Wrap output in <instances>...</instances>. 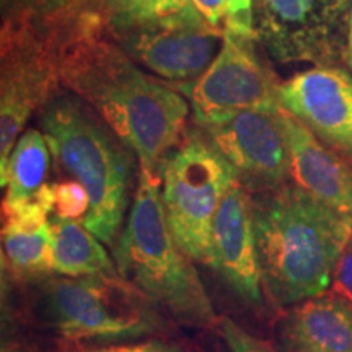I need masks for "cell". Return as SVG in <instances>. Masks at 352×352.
<instances>
[{"instance_id":"cell-1","label":"cell","mask_w":352,"mask_h":352,"mask_svg":"<svg viewBox=\"0 0 352 352\" xmlns=\"http://www.w3.org/2000/svg\"><path fill=\"white\" fill-rule=\"evenodd\" d=\"M60 87L85 101L139 158V168L162 170L186 135L188 104L171 85L151 78L108 34L69 16L57 21Z\"/></svg>"},{"instance_id":"cell-2","label":"cell","mask_w":352,"mask_h":352,"mask_svg":"<svg viewBox=\"0 0 352 352\" xmlns=\"http://www.w3.org/2000/svg\"><path fill=\"white\" fill-rule=\"evenodd\" d=\"M263 287L276 305H292L327 292L352 222L296 184L254 201Z\"/></svg>"},{"instance_id":"cell-3","label":"cell","mask_w":352,"mask_h":352,"mask_svg":"<svg viewBox=\"0 0 352 352\" xmlns=\"http://www.w3.org/2000/svg\"><path fill=\"white\" fill-rule=\"evenodd\" d=\"M30 287L25 318L64 341L129 342L164 338L171 320L142 290L116 276H46Z\"/></svg>"},{"instance_id":"cell-4","label":"cell","mask_w":352,"mask_h":352,"mask_svg":"<svg viewBox=\"0 0 352 352\" xmlns=\"http://www.w3.org/2000/svg\"><path fill=\"white\" fill-rule=\"evenodd\" d=\"M160 184V178L139 170L124 230L113 246L116 270L171 321L189 328L215 327L217 318L204 284L170 230Z\"/></svg>"},{"instance_id":"cell-5","label":"cell","mask_w":352,"mask_h":352,"mask_svg":"<svg viewBox=\"0 0 352 352\" xmlns=\"http://www.w3.org/2000/svg\"><path fill=\"white\" fill-rule=\"evenodd\" d=\"M39 124L57 168L87 189L90 209L82 223L114 246L129 202L132 166L126 145L74 94L52 95L39 109Z\"/></svg>"},{"instance_id":"cell-6","label":"cell","mask_w":352,"mask_h":352,"mask_svg":"<svg viewBox=\"0 0 352 352\" xmlns=\"http://www.w3.org/2000/svg\"><path fill=\"white\" fill-rule=\"evenodd\" d=\"M236 171L201 131L186 132L162 170V201L176 243L192 261L210 266L212 226Z\"/></svg>"},{"instance_id":"cell-7","label":"cell","mask_w":352,"mask_h":352,"mask_svg":"<svg viewBox=\"0 0 352 352\" xmlns=\"http://www.w3.org/2000/svg\"><path fill=\"white\" fill-rule=\"evenodd\" d=\"M0 175L30 116L59 91V52L54 21L34 15L2 20L0 39Z\"/></svg>"},{"instance_id":"cell-8","label":"cell","mask_w":352,"mask_h":352,"mask_svg":"<svg viewBox=\"0 0 352 352\" xmlns=\"http://www.w3.org/2000/svg\"><path fill=\"white\" fill-rule=\"evenodd\" d=\"M253 33L280 64L329 67L347 57L352 0H253Z\"/></svg>"},{"instance_id":"cell-9","label":"cell","mask_w":352,"mask_h":352,"mask_svg":"<svg viewBox=\"0 0 352 352\" xmlns=\"http://www.w3.org/2000/svg\"><path fill=\"white\" fill-rule=\"evenodd\" d=\"M254 33L226 28L223 46L188 91L197 126L239 111L280 109V85L254 47Z\"/></svg>"},{"instance_id":"cell-10","label":"cell","mask_w":352,"mask_h":352,"mask_svg":"<svg viewBox=\"0 0 352 352\" xmlns=\"http://www.w3.org/2000/svg\"><path fill=\"white\" fill-rule=\"evenodd\" d=\"M283 109V108H280ZM277 111H239L199 124V131L252 192L274 191L290 178L287 140Z\"/></svg>"},{"instance_id":"cell-11","label":"cell","mask_w":352,"mask_h":352,"mask_svg":"<svg viewBox=\"0 0 352 352\" xmlns=\"http://www.w3.org/2000/svg\"><path fill=\"white\" fill-rule=\"evenodd\" d=\"M252 195L236 182L223 196L214 217L210 267L219 272L236 297L252 307H261L263 271Z\"/></svg>"},{"instance_id":"cell-12","label":"cell","mask_w":352,"mask_h":352,"mask_svg":"<svg viewBox=\"0 0 352 352\" xmlns=\"http://www.w3.org/2000/svg\"><path fill=\"white\" fill-rule=\"evenodd\" d=\"M280 107L321 142L352 162V76L340 67H315L280 85Z\"/></svg>"},{"instance_id":"cell-13","label":"cell","mask_w":352,"mask_h":352,"mask_svg":"<svg viewBox=\"0 0 352 352\" xmlns=\"http://www.w3.org/2000/svg\"><path fill=\"white\" fill-rule=\"evenodd\" d=\"M223 36V30L202 21L138 34L120 46L134 63L188 95L219 56Z\"/></svg>"},{"instance_id":"cell-14","label":"cell","mask_w":352,"mask_h":352,"mask_svg":"<svg viewBox=\"0 0 352 352\" xmlns=\"http://www.w3.org/2000/svg\"><path fill=\"white\" fill-rule=\"evenodd\" d=\"M287 140L290 178L296 186L352 222V168L296 116L280 109Z\"/></svg>"},{"instance_id":"cell-15","label":"cell","mask_w":352,"mask_h":352,"mask_svg":"<svg viewBox=\"0 0 352 352\" xmlns=\"http://www.w3.org/2000/svg\"><path fill=\"white\" fill-rule=\"evenodd\" d=\"M67 10L118 44L147 32L208 21L192 0H70Z\"/></svg>"},{"instance_id":"cell-16","label":"cell","mask_w":352,"mask_h":352,"mask_svg":"<svg viewBox=\"0 0 352 352\" xmlns=\"http://www.w3.org/2000/svg\"><path fill=\"white\" fill-rule=\"evenodd\" d=\"M280 352H352V303L321 294L297 303L277 327Z\"/></svg>"},{"instance_id":"cell-17","label":"cell","mask_w":352,"mask_h":352,"mask_svg":"<svg viewBox=\"0 0 352 352\" xmlns=\"http://www.w3.org/2000/svg\"><path fill=\"white\" fill-rule=\"evenodd\" d=\"M50 228L56 274L65 277L120 274L114 259L109 258L100 240L80 220L54 215L50 220Z\"/></svg>"},{"instance_id":"cell-18","label":"cell","mask_w":352,"mask_h":352,"mask_svg":"<svg viewBox=\"0 0 352 352\" xmlns=\"http://www.w3.org/2000/svg\"><path fill=\"white\" fill-rule=\"evenodd\" d=\"M51 151L44 134L30 129L19 139L8 158L6 173L0 175V186H7L3 204L16 206L32 201L46 182Z\"/></svg>"},{"instance_id":"cell-19","label":"cell","mask_w":352,"mask_h":352,"mask_svg":"<svg viewBox=\"0 0 352 352\" xmlns=\"http://www.w3.org/2000/svg\"><path fill=\"white\" fill-rule=\"evenodd\" d=\"M3 261L19 280H34L54 272L51 228L38 232H2Z\"/></svg>"},{"instance_id":"cell-20","label":"cell","mask_w":352,"mask_h":352,"mask_svg":"<svg viewBox=\"0 0 352 352\" xmlns=\"http://www.w3.org/2000/svg\"><path fill=\"white\" fill-rule=\"evenodd\" d=\"M54 352H189L182 342L170 341L166 338L151 340L111 342V344H95V342H59Z\"/></svg>"},{"instance_id":"cell-21","label":"cell","mask_w":352,"mask_h":352,"mask_svg":"<svg viewBox=\"0 0 352 352\" xmlns=\"http://www.w3.org/2000/svg\"><path fill=\"white\" fill-rule=\"evenodd\" d=\"M52 188H54V215L83 222L90 209V197L87 189L74 179L56 183L52 184Z\"/></svg>"},{"instance_id":"cell-22","label":"cell","mask_w":352,"mask_h":352,"mask_svg":"<svg viewBox=\"0 0 352 352\" xmlns=\"http://www.w3.org/2000/svg\"><path fill=\"white\" fill-rule=\"evenodd\" d=\"M215 327L230 352H276L270 342L254 338L227 316L217 318Z\"/></svg>"},{"instance_id":"cell-23","label":"cell","mask_w":352,"mask_h":352,"mask_svg":"<svg viewBox=\"0 0 352 352\" xmlns=\"http://www.w3.org/2000/svg\"><path fill=\"white\" fill-rule=\"evenodd\" d=\"M333 294L352 303V240L341 254L333 274Z\"/></svg>"},{"instance_id":"cell-24","label":"cell","mask_w":352,"mask_h":352,"mask_svg":"<svg viewBox=\"0 0 352 352\" xmlns=\"http://www.w3.org/2000/svg\"><path fill=\"white\" fill-rule=\"evenodd\" d=\"M253 0H228V20L226 28L253 33Z\"/></svg>"},{"instance_id":"cell-25","label":"cell","mask_w":352,"mask_h":352,"mask_svg":"<svg viewBox=\"0 0 352 352\" xmlns=\"http://www.w3.org/2000/svg\"><path fill=\"white\" fill-rule=\"evenodd\" d=\"M192 2L210 25L226 32L228 20V0H192Z\"/></svg>"},{"instance_id":"cell-26","label":"cell","mask_w":352,"mask_h":352,"mask_svg":"<svg viewBox=\"0 0 352 352\" xmlns=\"http://www.w3.org/2000/svg\"><path fill=\"white\" fill-rule=\"evenodd\" d=\"M70 0H41V10L44 19H54L60 12H64Z\"/></svg>"},{"instance_id":"cell-27","label":"cell","mask_w":352,"mask_h":352,"mask_svg":"<svg viewBox=\"0 0 352 352\" xmlns=\"http://www.w3.org/2000/svg\"><path fill=\"white\" fill-rule=\"evenodd\" d=\"M347 60L352 69V25H351V34H349V47H347Z\"/></svg>"}]
</instances>
